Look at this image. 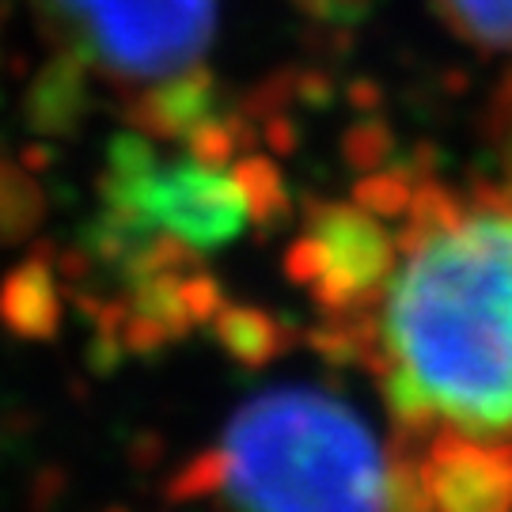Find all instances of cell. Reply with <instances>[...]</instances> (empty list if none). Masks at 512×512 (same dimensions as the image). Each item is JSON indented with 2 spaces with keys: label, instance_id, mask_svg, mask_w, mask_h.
<instances>
[{
  "label": "cell",
  "instance_id": "1",
  "mask_svg": "<svg viewBox=\"0 0 512 512\" xmlns=\"http://www.w3.org/2000/svg\"><path fill=\"white\" fill-rule=\"evenodd\" d=\"M399 251L380 300L387 357L418 376L440 421L512 440V205H475Z\"/></svg>",
  "mask_w": 512,
  "mask_h": 512
},
{
  "label": "cell",
  "instance_id": "2",
  "mask_svg": "<svg viewBox=\"0 0 512 512\" xmlns=\"http://www.w3.org/2000/svg\"><path fill=\"white\" fill-rule=\"evenodd\" d=\"M224 490L239 512H387V459L346 403L266 391L224 429Z\"/></svg>",
  "mask_w": 512,
  "mask_h": 512
},
{
  "label": "cell",
  "instance_id": "3",
  "mask_svg": "<svg viewBox=\"0 0 512 512\" xmlns=\"http://www.w3.org/2000/svg\"><path fill=\"white\" fill-rule=\"evenodd\" d=\"M61 50L141 84L194 65L217 31V0H46Z\"/></svg>",
  "mask_w": 512,
  "mask_h": 512
},
{
  "label": "cell",
  "instance_id": "4",
  "mask_svg": "<svg viewBox=\"0 0 512 512\" xmlns=\"http://www.w3.org/2000/svg\"><path fill=\"white\" fill-rule=\"evenodd\" d=\"M308 232L323 247V277L308 293L323 315L376 308L395 274L399 243L387 236L384 224L361 205L346 202H304Z\"/></svg>",
  "mask_w": 512,
  "mask_h": 512
},
{
  "label": "cell",
  "instance_id": "5",
  "mask_svg": "<svg viewBox=\"0 0 512 512\" xmlns=\"http://www.w3.org/2000/svg\"><path fill=\"white\" fill-rule=\"evenodd\" d=\"M148 220L194 251H217L247 228V202L232 171L202 167L198 160L156 167L145 190Z\"/></svg>",
  "mask_w": 512,
  "mask_h": 512
},
{
  "label": "cell",
  "instance_id": "6",
  "mask_svg": "<svg viewBox=\"0 0 512 512\" xmlns=\"http://www.w3.org/2000/svg\"><path fill=\"white\" fill-rule=\"evenodd\" d=\"M421 471L433 512H512V440L440 429L425 440Z\"/></svg>",
  "mask_w": 512,
  "mask_h": 512
},
{
  "label": "cell",
  "instance_id": "7",
  "mask_svg": "<svg viewBox=\"0 0 512 512\" xmlns=\"http://www.w3.org/2000/svg\"><path fill=\"white\" fill-rule=\"evenodd\" d=\"M209 118H217V76L198 61L152 80L126 107L129 126L152 141H186Z\"/></svg>",
  "mask_w": 512,
  "mask_h": 512
},
{
  "label": "cell",
  "instance_id": "8",
  "mask_svg": "<svg viewBox=\"0 0 512 512\" xmlns=\"http://www.w3.org/2000/svg\"><path fill=\"white\" fill-rule=\"evenodd\" d=\"M92 110V65L73 50H57L23 92V122L35 137H73Z\"/></svg>",
  "mask_w": 512,
  "mask_h": 512
},
{
  "label": "cell",
  "instance_id": "9",
  "mask_svg": "<svg viewBox=\"0 0 512 512\" xmlns=\"http://www.w3.org/2000/svg\"><path fill=\"white\" fill-rule=\"evenodd\" d=\"M65 319L61 274L50 258H27L0 281V327L23 342H54Z\"/></svg>",
  "mask_w": 512,
  "mask_h": 512
},
{
  "label": "cell",
  "instance_id": "10",
  "mask_svg": "<svg viewBox=\"0 0 512 512\" xmlns=\"http://www.w3.org/2000/svg\"><path fill=\"white\" fill-rule=\"evenodd\" d=\"M209 327L217 346L243 368H266L304 338L293 319H277L255 304H224Z\"/></svg>",
  "mask_w": 512,
  "mask_h": 512
},
{
  "label": "cell",
  "instance_id": "11",
  "mask_svg": "<svg viewBox=\"0 0 512 512\" xmlns=\"http://www.w3.org/2000/svg\"><path fill=\"white\" fill-rule=\"evenodd\" d=\"M232 179H236L239 194L247 202V220L255 224L262 236H277L289 220H293V198L289 186L281 179V167L270 156H239L232 164Z\"/></svg>",
  "mask_w": 512,
  "mask_h": 512
},
{
  "label": "cell",
  "instance_id": "12",
  "mask_svg": "<svg viewBox=\"0 0 512 512\" xmlns=\"http://www.w3.org/2000/svg\"><path fill=\"white\" fill-rule=\"evenodd\" d=\"M46 217V194L38 179L16 160L0 156V247H16L38 232Z\"/></svg>",
  "mask_w": 512,
  "mask_h": 512
},
{
  "label": "cell",
  "instance_id": "13",
  "mask_svg": "<svg viewBox=\"0 0 512 512\" xmlns=\"http://www.w3.org/2000/svg\"><path fill=\"white\" fill-rule=\"evenodd\" d=\"M126 308L148 319L152 327L164 330L171 346L183 342L194 330V319H190L183 300V274H148L141 281H133L126 293Z\"/></svg>",
  "mask_w": 512,
  "mask_h": 512
},
{
  "label": "cell",
  "instance_id": "14",
  "mask_svg": "<svg viewBox=\"0 0 512 512\" xmlns=\"http://www.w3.org/2000/svg\"><path fill=\"white\" fill-rule=\"evenodd\" d=\"M444 23L482 50H512V0H433Z\"/></svg>",
  "mask_w": 512,
  "mask_h": 512
},
{
  "label": "cell",
  "instance_id": "15",
  "mask_svg": "<svg viewBox=\"0 0 512 512\" xmlns=\"http://www.w3.org/2000/svg\"><path fill=\"white\" fill-rule=\"evenodd\" d=\"M376 384H380V395H384L387 410H391V421L399 433H410V437H429L433 425H437V410L429 403L421 380L395 357H387V365L376 372Z\"/></svg>",
  "mask_w": 512,
  "mask_h": 512
},
{
  "label": "cell",
  "instance_id": "16",
  "mask_svg": "<svg viewBox=\"0 0 512 512\" xmlns=\"http://www.w3.org/2000/svg\"><path fill=\"white\" fill-rule=\"evenodd\" d=\"M349 198H353V205H361L376 220H395V217H406L410 198H414V183L406 179L403 171H395V167H380V171H365L353 183Z\"/></svg>",
  "mask_w": 512,
  "mask_h": 512
},
{
  "label": "cell",
  "instance_id": "17",
  "mask_svg": "<svg viewBox=\"0 0 512 512\" xmlns=\"http://www.w3.org/2000/svg\"><path fill=\"white\" fill-rule=\"evenodd\" d=\"M342 156L349 167H357L361 175L365 171H380L395 160V133L384 118H361L346 129L342 137Z\"/></svg>",
  "mask_w": 512,
  "mask_h": 512
},
{
  "label": "cell",
  "instance_id": "18",
  "mask_svg": "<svg viewBox=\"0 0 512 512\" xmlns=\"http://www.w3.org/2000/svg\"><path fill=\"white\" fill-rule=\"evenodd\" d=\"M220 490H224V452L220 448H205L194 459H186L179 475L167 482L171 501H205Z\"/></svg>",
  "mask_w": 512,
  "mask_h": 512
},
{
  "label": "cell",
  "instance_id": "19",
  "mask_svg": "<svg viewBox=\"0 0 512 512\" xmlns=\"http://www.w3.org/2000/svg\"><path fill=\"white\" fill-rule=\"evenodd\" d=\"M183 300H186L190 319H194V327L213 323V315L228 304V300H224V289H220V281L213 274H205V270H190V274H183Z\"/></svg>",
  "mask_w": 512,
  "mask_h": 512
},
{
  "label": "cell",
  "instance_id": "20",
  "mask_svg": "<svg viewBox=\"0 0 512 512\" xmlns=\"http://www.w3.org/2000/svg\"><path fill=\"white\" fill-rule=\"evenodd\" d=\"M285 277L300 285V289H311L319 277H323V247H319V239L304 232L300 239L289 243V251H285Z\"/></svg>",
  "mask_w": 512,
  "mask_h": 512
},
{
  "label": "cell",
  "instance_id": "21",
  "mask_svg": "<svg viewBox=\"0 0 512 512\" xmlns=\"http://www.w3.org/2000/svg\"><path fill=\"white\" fill-rule=\"evenodd\" d=\"M296 8L323 27H357L372 12V0H293Z\"/></svg>",
  "mask_w": 512,
  "mask_h": 512
},
{
  "label": "cell",
  "instance_id": "22",
  "mask_svg": "<svg viewBox=\"0 0 512 512\" xmlns=\"http://www.w3.org/2000/svg\"><path fill=\"white\" fill-rule=\"evenodd\" d=\"M334 76L330 73H319V69H304V73H296L293 80V95L300 107H311V110H327L334 103Z\"/></svg>",
  "mask_w": 512,
  "mask_h": 512
},
{
  "label": "cell",
  "instance_id": "23",
  "mask_svg": "<svg viewBox=\"0 0 512 512\" xmlns=\"http://www.w3.org/2000/svg\"><path fill=\"white\" fill-rule=\"evenodd\" d=\"M262 137H266V145L274 148L277 156H289V152H296V145H300V126L281 110V114H270V118L262 122Z\"/></svg>",
  "mask_w": 512,
  "mask_h": 512
},
{
  "label": "cell",
  "instance_id": "24",
  "mask_svg": "<svg viewBox=\"0 0 512 512\" xmlns=\"http://www.w3.org/2000/svg\"><path fill=\"white\" fill-rule=\"evenodd\" d=\"M346 99L357 110H376L380 103H384V92H380L372 80H365V76H361V80H353V84L346 88Z\"/></svg>",
  "mask_w": 512,
  "mask_h": 512
},
{
  "label": "cell",
  "instance_id": "25",
  "mask_svg": "<svg viewBox=\"0 0 512 512\" xmlns=\"http://www.w3.org/2000/svg\"><path fill=\"white\" fill-rule=\"evenodd\" d=\"M494 118H497V141H505V145L512 148V80L501 88V95H497L494 103Z\"/></svg>",
  "mask_w": 512,
  "mask_h": 512
}]
</instances>
